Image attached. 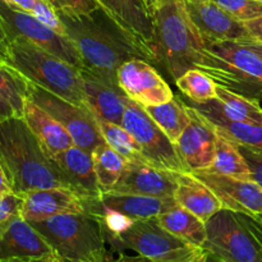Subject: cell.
<instances>
[{"label":"cell","instance_id":"31","mask_svg":"<svg viewBox=\"0 0 262 262\" xmlns=\"http://www.w3.org/2000/svg\"><path fill=\"white\" fill-rule=\"evenodd\" d=\"M0 97L9 102L17 117H23L30 97V81L7 63H0Z\"/></svg>","mask_w":262,"mask_h":262},{"label":"cell","instance_id":"42","mask_svg":"<svg viewBox=\"0 0 262 262\" xmlns=\"http://www.w3.org/2000/svg\"><path fill=\"white\" fill-rule=\"evenodd\" d=\"M12 117H17L14 109L10 106V104L8 101H5L3 97H0V122L5 119H9Z\"/></svg>","mask_w":262,"mask_h":262},{"label":"cell","instance_id":"10","mask_svg":"<svg viewBox=\"0 0 262 262\" xmlns=\"http://www.w3.org/2000/svg\"><path fill=\"white\" fill-rule=\"evenodd\" d=\"M122 125L136 138L148 164L173 173L187 171L177 152L176 143L156 124L145 107L129 100Z\"/></svg>","mask_w":262,"mask_h":262},{"label":"cell","instance_id":"39","mask_svg":"<svg viewBox=\"0 0 262 262\" xmlns=\"http://www.w3.org/2000/svg\"><path fill=\"white\" fill-rule=\"evenodd\" d=\"M245 224L247 225L248 229L255 234V237L260 241L262 245V215H248L238 212Z\"/></svg>","mask_w":262,"mask_h":262},{"label":"cell","instance_id":"33","mask_svg":"<svg viewBox=\"0 0 262 262\" xmlns=\"http://www.w3.org/2000/svg\"><path fill=\"white\" fill-rule=\"evenodd\" d=\"M176 84L183 95L194 104H206L216 100V87L214 79L205 72L192 68L176 79Z\"/></svg>","mask_w":262,"mask_h":262},{"label":"cell","instance_id":"2","mask_svg":"<svg viewBox=\"0 0 262 262\" xmlns=\"http://www.w3.org/2000/svg\"><path fill=\"white\" fill-rule=\"evenodd\" d=\"M0 165L13 192L19 196L35 189L67 188L53 161L20 117L0 122Z\"/></svg>","mask_w":262,"mask_h":262},{"label":"cell","instance_id":"14","mask_svg":"<svg viewBox=\"0 0 262 262\" xmlns=\"http://www.w3.org/2000/svg\"><path fill=\"white\" fill-rule=\"evenodd\" d=\"M192 22L205 40L245 41L250 40L243 22L228 14L212 0H184Z\"/></svg>","mask_w":262,"mask_h":262},{"label":"cell","instance_id":"32","mask_svg":"<svg viewBox=\"0 0 262 262\" xmlns=\"http://www.w3.org/2000/svg\"><path fill=\"white\" fill-rule=\"evenodd\" d=\"M209 120L215 125L219 135L227 137L239 147L248 148L262 156V124L253 125L246 123L227 122L222 119Z\"/></svg>","mask_w":262,"mask_h":262},{"label":"cell","instance_id":"16","mask_svg":"<svg viewBox=\"0 0 262 262\" xmlns=\"http://www.w3.org/2000/svg\"><path fill=\"white\" fill-rule=\"evenodd\" d=\"M177 187V173L147 163H127L122 177L110 192L150 197H174Z\"/></svg>","mask_w":262,"mask_h":262},{"label":"cell","instance_id":"46","mask_svg":"<svg viewBox=\"0 0 262 262\" xmlns=\"http://www.w3.org/2000/svg\"><path fill=\"white\" fill-rule=\"evenodd\" d=\"M55 256H51V257H30V258H7V260H0V262H53V258Z\"/></svg>","mask_w":262,"mask_h":262},{"label":"cell","instance_id":"21","mask_svg":"<svg viewBox=\"0 0 262 262\" xmlns=\"http://www.w3.org/2000/svg\"><path fill=\"white\" fill-rule=\"evenodd\" d=\"M50 160L67 184V188L87 200L101 197L102 192L97 183L91 154L74 145Z\"/></svg>","mask_w":262,"mask_h":262},{"label":"cell","instance_id":"53","mask_svg":"<svg viewBox=\"0 0 262 262\" xmlns=\"http://www.w3.org/2000/svg\"><path fill=\"white\" fill-rule=\"evenodd\" d=\"M48 2H50V0H48Z\"/></svg>","mask_w":262,"mask_h":262},{"label":"cell","instance_id":"50","mask_svg":"<svg viewBox=\"0 0 262 262\" xmlns=\"http://www.w3.org/2000/svg\"><path fill=\"white\" fill-rule=\"evenodd\" d=\"M206 262H222V261L217 260V258L215 257V256L210 255V253H209V257H207V261Z\"/></svg>","mask_w":262,"mask_h":262},{"label":"cell","instance_id":"51","mask_svg":"<svg viewBox=\"0 0 262 262\" xmlns=\"http://www.w3.org/2000/svg\"><path fill=\"white\" fill-rule=\"evenodd\" d=\"M56 257H58V256H56ZM58 260H59V262H71V261H67V260H63V258H59V257H58Z\"/></svg>","mask_w":262,"mask_h":262},{"label":"cell","instance_id":"20","mask_svg":"<svg viewBox=\"0 0 262 262\" xmlns=\"http://www.w3.org/2000/svg\"><path fill=\"white\" fill-rule=\"evenodd\" d=\"M23 197L20 216L27 222H41L64 214L86 211V200L69 188L35 189Z\"/></svg>","mask_w":262,"mask_h":262},{"label":"cell","instance_id":"28","mask_svg":"<svg viewBox=\"0 0 262 262\" xmlns=\"http://www.w3.org/2000/svg\"><path fill=\"white\" fill-rule=\"evenodd\" d=\"M201 171L252 181L250 166H248L245 156L241 152L239 146H237L234 142L219 133H217L214 161L209 169Z\"/></svg>","mask_w":262,"mask_h":262},{"label":"cell","instance_id":"17","mask_svg":"<svg viewBox=\"0 0 262 262\" xmlns=\"http://www.w3.org/2000/svg\"><path fill=\"white\" fill-rule=\"evenodd\" d=\"M82 76V91L84 105L96 120L122 124L129 97L118 84H112L96 74L79 69Z\"/></svg>","mask_w":262,"mask_h":262},{"label":"cell","instance_id":"44","mask_svg":"<svg viewBox=\"0 0 262 262\" xmlns=\"http://www.w3.org/2000/svg\"><path fill=\"white\" fill-rule=\"evenodd\" d=\"M8 43H9V41H8L7 35H5L4 30L2 27V23H0V63H4Z\"/></svg>","mask_w":262,"mask_h":262},{"label":"cell","instance_id":"48","mask_svg":"<svg viewBox=\"0 0 262 262\" xmlns=\"http://www.w3.org/2000/svg\"><path fill=\"white\" fill-rule=\"evenodd\" d=\"M237 42H238V41H237ZM239 42L245 43V45H247L248 48L252 49V50L255 51L256 54H258V55H260L261 59H262V43H260V42H255V41H250V40L239 41Z\"/></svg>","mask_w":262,"mask_h":262},{"label":"cell","instance_id":"41","mask_svg":"<svg viewBox=\"0 0 262 262\" xmlns=\"http://www.w3.org/2000/svg\"><path fill=\"white\" fill-rule=\"evenodd\" d=\"M4 2L7 3L9 7L14 8V9L22 10V12L32 13L37 0H4Z\"/></svg>","mask_w":262,"mask_h":262},{"label":"cell","instance_id":"8","mask_svg":"<svg viewBox=\"0 0 262 262\" xmlns=\"http://www.w3.org/2000/svg\"><path fill=\"white\" fill-rule=\"evenodd\" d=\"M107 242L117 250H130L152 262L182 261L202 250L169 233L155 217L136 220L124 232L107 238Z\"/></svg>","mask_w":262,"mask_h":262},{"label":"cell","instance_id":"24","mask_svg":"<svg viewBox=\"0 0 262 262\" xmlns=\"http://www.w3.org/2000/svg\"><path fill=\"white\" fill-rule=\"evenodd\" d=\"M22 118L31 132L35 135L36 140L38 141L48 158H54L74 146L73 140L66 128L53 115L49 114L30 99L26 101Z\"/></svg>","mask_w":262,"mask_h":262},{"label":"cell","instance_id":"30","mask_svg":"<svg viewBox=\"0 0 262 262\" xmlns=\"http://www.w3.org/2000/svg\"><path fill=\"white\" fill-rule=\"evenodd\" d=\"M97 123L105 142L128 163H147L136 138L122 124L104 120H97Z\"/></svg>","mask_w":262,"mask_h":262},{"label":"cell","instance_id":"23","mask_svg":"<svg viewBox=\"0 0 262 262\" xmlns=\"http://www.w3.org/2000/svg\"><path fill=\"white\" fill-rule=\"evenodd\" d=\"M216 100L206 104H194L192 107L199 110L209 119H222L227 122L262 124V107L260 101L234 94L222 86L216 87Z\"/></svg>","mask_w":262,"mask_h":262},{"label":"cell","instance_id":"4","mask_svg":"<svg viewBox=\"0 0 262 262\" xmlns=\"http://www.w3.org/2000/svg\"><path fill=\"white\" fill-rule=\"evenodd\" d=\"M4 63L13 67L31 83L37 84L72 104L86 107L79 69L31 41L22 37L10 40Z\"/></svg>","mask_w":262,"mask_h":262},{"label":"cell","instance_id":"22","mask_svg":"<svg viewBox=\"0 0 262 262\" xmlns=\"http://www.w3.org/2000/svg\"><path fill=\"white\" fill-rule=\"evenodd\" d=\"M100 7L154 56V20L145 0H97Z\"/></svg>","mask_w":262,"mask_h":262},{"label":"cell","instance_id":"1","mask_svg":"<svg viewBox=\"0 0 262 262\" xmlns=\"http://www.w3.org/2000/svg\"><path fill=\"white\" fill-rule=\"evenodd\" d=\"M58 14L81 55L82 69L104 81L118 84V69L130 59L141 58L152 63L150 54L102 8L79 17Z\"/></svg>","mask_w":262,"mask_h":262},{"label":"cell","instance_id":"49","mask_svg":"<svg viewBox=\"0 0 262 262\" xmlns=\"http://www.w3.org/2000/svg\"><path fill=\"white\" fill-rule=\"evenodd\" d=\"M158 2H160V0H145L146 5H147V8L150 9V12H151V8H152Z\"/></svg>","mask_w":262,"mask_h":262},{"label":"cell","instance_id":"27","mask_svg":"<svg viewBox=\"0 0 262 262\" xmlns=\"http://www.w3.org/2000/svg\"><path fill=\"white\" fill-rule=\"evenodd\" d=\"M145 110L174 143L191 123L189 105L179 96H174L165 104L145 107Z\"/></svg>","mask_w":262,"mask_h":262},{"label":"cell","instance_id":"26","mask_svg":"<svg viewBox=\"0 0 262 262\" xmlns=\"http://www.w3.org/2000/svg\"><path fill=\"white\" fill-rule=\"evenodd\" d=\"M159 224L176 237L193 247L204 248L206 241V225L201 219L178 205L174 209L155 217Z\"/></svg>","mask_w":262,"mask_h":262},{"label":"cell","instance_id":"19","mask_svg":"<svg viewBox=\"0 0 262 262\" xmlns=\"http://www.w3.org/2000/svg\"><path fill=\"white\" fill-rule=\"evenodd\" d=\"M56 256L48 241L22 216L0 224V260Z\"/></svg>","mask_w":262,"mask_h":262},{"label":"cell","instance_id":"45","mask_svg":"<svg viewBox=\"0 0 262 262\" xmlns=\"http://www.w3.org/2000/svg\"><path fill=\"white\" fill-rule=\"evenodd\" d=\"M114 262H152V261L140 255L129 256V255H125V253H120L119 257H118Z\"/></svg>","mask_w":262,"mask_h":262},{"label":"cell","instance_id":"13","mask_svg":"<svg viewBox=\"0 0 262 262\" xmlns=\"http://www.w3.org/2000/svg\"><path fill=\"white\" fill-rule=\"evenodd\" d=\"M191 123L176 142L177 152L188 173L206 170L214 161L217 132L204 114L189 106Z\"/></svg>","mask_w":262,"mask_h":262},{"label":"cell","instance_id":"43","mask_svg":"<svg viewBox=\"0 0 262 262\" xmlns=\"http://www.w3.org/2000/svg\"><path fill=\"white\" fill-rule=\"evenodd\" d=\"M9 193H14V192H13L12 187H10V183L9 181H8L4 169L0 165V196H4V194Z\"/></svg>","mask_w":262,"mask_h":262},{"label":"cell","instance_id":"3","mask_svg":"<svg viewBox=\"0 0 262 262\" xmlns=\"http://www.w3.org/2000/svg\"><path fill=\"white\" fill-rule=\"evenodd\" d=\"M154 56L176 81L194 68L205 40L192 22L184 0H160L151 8Z\"/></svg>","mask_w":262,"mask_h":262},{"label":"cell","instance_id":"15","mask_svg":"<svg viewBox=\"0 0 262 262\" xmlns=\"http://www.w3.org/2000/svg\"><path fill=\"white\" fill-rule=\"evenodd\" d=\"M200 181L212 189L225 209L248 215H262V187L253 181L193 171Z\"/></svg>","mask_w":262,"mask_h":262},{"label":"cell","instance_id":"29","mask_svg":"<svg viewBox=\"0 0 262 262\" xmlns=\"http://www.w3.org/2000/svg\"><path fill=\"white\" fill-rule=\"evenodd\" d=\"M91 156L100 189L102 193H107L118 183L128 161L106 142L97 146L91 152Z\"/></svg>","mask_w":262,"mask_h":262},{"label":"cell","instance_id":"11","mask_svg":"<svg viewBox=\"0 0 262 262\" xmlns=\"http://www.w3.org/2000/svg\"><path fill=\"white\" fill-rule=\"evenodd\" d=\"M28 99L53 115L71 135L74 145L87 152L91 154L97 146L105 142L96 118L87 107L72 104L31 82Z\"/></svg>","mask_w":262,"mask_h":262},{"label":"cell","instance_id":"12","mask_svg":"<svg viewBox=\"0 0 262 262\" xmlns=\"http://www.w3.org/2000/svg\"><path fill=\"white\" fill-rule=\"evenodd\" d=\"M117 79L124 94L143 107L165 104L176 96L158 69L145 59L135 58L123 63Z\"/></svg>","mask_w":262,"mask_h":262},{"label":"cell","instance_id":"7","mask_svg":"<svg viewBox=\"0 0 262 262\" xmlns=\"http://www.w3.org/2000/svg\"><path fill=\"white\" fill-rule=\"evenodd\" d=\"M204 250L222 262H262V245L239 216L222 209L206 223Z\"/></svg>","mask_w":262,"mask_h":262},{"label":"cell","instance_id":"34","mask_svg":"<svg viewBox=\"0 0 262 262\" xmlns=\"http://www.w3.org/2000/svg\"><path fill=\"white\" fill-rule=\"evenodd\" d=\"M239 22L255 19L262 15V3L257 0H212Z\"/></svg>","mask_w":262,"mask_h":262},{"label":"cell","instance_id":"35","mask_svg":"<svg viewBox=\"0 0 262 262\" xmlns=\"http://www.w3.org/2000/svg\"><path fill=\"white\" fill-rule=\"evenodd\" d=\"M31 14L35 15L40 22H42L43 25L50 27L51 30L56 31L60 35L68 36L67 35L66 26L61 22L58 12L53 7V4L50 2H48V0H37Z\"/></svg>","mask_w":262,"mask_h":262},{"label":"cell","instance_id":"5","mask_svg":"<svg viewBox=\"0 0 262 262\" xmlns=\"http://www.w3.org/2000/svg\"><path fill=\"white\" fill-rule=\"evenodd\" d=\"M194 68L209 74L217 86L262 101V59L245 43L205 40Z\"/></svg>","mask_w":262,"mask_h":262},{"label":"cell","instance_id":"38","mask_svg":"<svg viewBox=\"0 0 262 262\" xmlns=\"http://www.w3.org/2000/svg\"><path fill=\"white\" fill-rule=\"evenodd\" d=\"M239 150L250 166L251 179L262 187V156L245 147H239Z\"/></svg>","mask_w":262,"mask_h":262},{"label":"cell","instance_id":"9","mask_svg":"<svg viewBox=\"0 0 262 262\" xmlns=\"http://www.w3.org/2000/svg\"><path fill=\"white\" fill-rule=\"evenodd\" d=\"M0 23L8 41L17 37L26 38L77 69H82L81 55L71 38L51 30L31 13L14 9L0 0Z\"/></svg>","mask_w":262,"mask_h":262},{"label":"cell","instance_id":"47","mask_svg":"<svg viewBox=\"0 0 262 262\" xmlns=\"http://www.w3.org/2000/svg\"><path fill=\"white\" fill-rule=\"evenodd\" d=\"M207 257H209V252L202 248V250H200L199 252L194 253V255L191 256V257L186 258V260L177 261V262H206Z\"/></svg>","mask_w":262,"mask_h":262},{"label":"cell","instance_id":"25","mask_svg":"<svg viewBox=\"0 0 262 262\" xmlns=\"http://www.w3.org/2000/svg\"><path fill=\"white\" fill-rule=\"evenodd\" d=\"M178 187L174 193L177 204L206 223L217 211L224 209L212 189L192 173H177Z\"/></svg>","mask_w":262,"mask_h":262},{"label":"cell","instance_id":"37","mask_svg":"<svg viewBox=\"0 0 262 262\" xmlns=\"http://www.w3.org/2000/svg\"><path fill=\"white\" fill-rule=\"evenodd\" d=\"M22 205L23 197L17 193L0 196V224L15 216H20Z\"/></svg>","mask_w":262,"mask_h":262},{"label":"cell","instance_id":"36","mask_svg":"<svg viewBox=\"0 0 262 262\" xmlns=\"http://www.w3.org/2000/svg\"><path fill=\"white\" fill-rule=\"evenodd\" d=\"M50 3L56 12L69 17L90 14L101 8L97 0H50Z\"/></svg>","mask_w":262,"mask_h":262},{"label":"cell","instance_id":"52","mask_svg":"<svg viewBox=\"0 0 262 262\" xmlns=\"http://www.w3.org/2000/svg\"><path fill=\"white\" fill-rule=\"evenodd\" d=\"M257 2H260V3H262V0H257Z\"/></svg>","mask_w":262,"mask_h":262},{"label":"cell","instance_id":"6","mask_svg":"<svg viewBox=\"0 0 262 262\" xmlns=\"http://www.w3.org/2000/svg\"><path fill=\"white\" fill-rule=\"evenodd\" d=\"M31 224L59 258L71 262H109L106 233L96 215L64 214Z\"/></svg>","mask_w":262,"mask_h":262},{"label":"cell","instance_id":"40","mask_svg":"<svg viewBox=\"0 0 262 262\" xmlns=\"http://www.w3.org/2000/svg\"><path fill=\"white\" fill-rule=\"evenodd\" d=\"M243 25H245L246 30L248 31L250 41L262 43V15L258 18H255V19L243 22Z\"/></svg>","mask_w":262,"mask_h":262},{"label":"cell","instance_id":"18","mask_svg":"<svg viewBox=\"0 0 262 262\" xmlns=\"http://www.w3.org/2000/svg\"><path fill=\"white\" fill-rule=\"evenodd\" d=\"M178 206L174 197H150L138 194L102 193L99 199L86 200V211L96 214L101 210L114 211L132 220L154 219Z\"/></svg>","mask_w":262,"mask_h":262}]
</instances>
